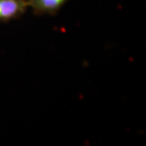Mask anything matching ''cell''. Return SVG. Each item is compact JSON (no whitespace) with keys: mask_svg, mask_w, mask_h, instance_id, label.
Returning <instances> with one entry per match:
<instances>
[{"mask_svg":"<svg viewBox=\"0 0 146 146\" xmlns=\"http://www.w3.org/2000/svg\"><path fill=\"white\" fill-rule=\"evenodd\" d=\"M28 10L27 0H0V23L18 19Z\"/></svg>","mask_w":146,"mask_h":146,"instance_id":"1","label":"cell"},{"mask_svg":"<svg viewBox=\"0 0 146 146\" xmlns=\"http://www.w3.org/2000/svg\"><path fill=\"white\" fill-rule=\"evenodd\" d=\"M70 0H27L29 9L37 16H54Z\"/></svg>","mask_w":146,"mask_h":146,"instance_id":"2","label":"cell"}]
</instances>
